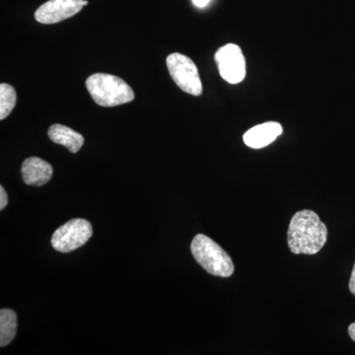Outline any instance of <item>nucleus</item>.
Masks as SVG:
<instances>
[{"mask_svg": "<svg viewBox=\"0 0 355 355\" xmlns=\"http://www.w3.org/2000/svg\"><path fill=\"white\" fill-rule=\"evenodd\" d=\"M92 235L90 222L83 218L71 219L55 231L51 246L60 253H70L85 245Z\"/></svg>", "mask_w": 355, "mask_h": 355, "instance_id": "20e7f679", "label": "nucleus"}, {"mask_svg": "<svg viewBox=\"0 0 355 355\" xmlns=\"http://www.w3.org/2000/svg\"><path fill=\"white\" fill-rule=\"evenodd\" d=\"M23 181L28 186H44L53 178V169L50 163L39 157L26 159L21 168Z\"/></svg>", "mask_w": 355, "mask_h": 355, "instance_id": "6e6552de", "label": "nucleus"}, {"mask_svg": "<svg viewBox=\"0 0 355 355\" xmlns=\"http://www.w3.org/2000/svg\"><path fill=\"white\" fill-rule=\"evenodd\" d=\"M349 335L352 340L355 342V323L350 324L349 328Z\"/></svg>", "mask_w": 355, "mask_h": 355, "instance_id": "dca6fc26", "label": "nucleus"}, {"mask_svg": "<svg viewBox=\"0 0 355 355\" xmlns=\"http://www.w3.org/2000/svg\"><path fill=\"white\" fill-rule=\"evenodd\" d=\"M17 101L15 89L9 84H0V120L3 121L10 114Z\"/></svg>", "mask_w": 355, "mask_h": 355, "instance_id": "f8f14e48", "label": "nucleus"}, {"mask_svg": "<svg viewBox=\"0 0 355 355\" xmlns=\"http://www.w3.org/2000/svg\"><path fill=\"white\" fill-rule=\"evenodd\" d=\"M168 70L178 87L184 92L193 96H200L202 93V84L197 65L193 60L182 53H174L166 60Z\"/></svg>", "mask_w": 355, "mask_h": 355, "instance_id": "39448f33", "label": "nucleus"}, {"mask_svg": "<svg viewBox=\"0 0 355 355\" xmlns=\"http://www.w3.org/2000/svg\"><path fill=\"white\" fill-rule=\"evenodd\" d=\"M328 239V228L316 212L304 209L296 212L289 223L287 243L296 254H315L321 251Z\"/></svg>", "mask_w": 355, "mask_h": 355, "instance_id": "f257e3e1", "label": "nucleus"}, {"mask_svg": "<svg viewBox=\"0 0 355 355\" xmlns=\"http://www.w3.org/2000/svg\"><path fill=\"white\" fill-rule=\"evenodd\" d=\"M17 333V315L10 309L0 311V347L12 342Z\"/></svg>", "mask_w": 355, "mask_h": 355, "instance_id": "9b49d317", "label": "nucleus"}, {"mask_svg": "<svg viewBox=\"0 0 355 355\" xmlns=\"http://www.w3.org/2000/svg\"><path fill=\"white\" fill-rule=\"evenodd\" d=\"M349 291L355 296V263L352 272V277H350L349 280Z\"/></svg>", "mask_w": 355, "mask_h": 355, "instance_id": "4468645a", "label": "nucleus"}, {"mask_svg": "<svg viewBox=\"0 0 355 355\" xmlns=\"http://www.w3.org/2000/svg\"><path fill=\"white\" fill-rule=\"evenodd\" d=\"M48 135L51 141L67 147L69 153H78L81 147L83 146L84 141H85L83 135L76 132L72 128L58 125V123L51 125Z\"/></svg>", "mask_w": 355, "mask_h": 355, "instance_id": "9d476101", "label": "nucleus"}, {"mask_svg": "<svg viewBox=\"0 0 355 355\" xmlns=\"http://www.w3.org/2000/svg\"><path fill=\"white\" fill-rule=\"evenodd\" d=\"M219 73L230 84L242 83L246 76V60L241 49L234 44L221 46L216 53Z\"/></svg>", "mask_w": 355, "mask_h": 355, "instance_id": "423d86ee", "label": "nucleus"}, {"mask_svg": "<svg viewBox=\"0 0 355 355\" xmlns=\"http://www.w3.org/2000/svg\"><path fill=\"white\" fill-rule=\"evenodd\" d=\"M282 133V125L275 121L261 123L250 128L245 133L243 139L247 146L254 149H260L270 146Z\"/></svg>", "mask_w": 355, "mask_h": 355, "instance_id": "1a4fd4ad", "label": "nucleus"}, {"mask_svg": "<svg viewBox=\"0 0 355 355\" xmlns=\"http://www.w3.org/2000/svg\"><path fill=\"white\" fill-rule=\"evenodd\" d=\"M210 0H193V4L198 8H203L209 3Z\"/></svg>", "mask_w": 355, "mask_h": 355, "instance_id": "2eb2a0df", "label": "nucleus"}, {"mask_svg": "<svg viewBox=\"0 0 355 355\" xmlns=\"http://www.w3.org/2000/svg\"><path fill=\"white\" fill-rule=\"evenodd\" d=\"M7 203H8V197L3 187H0V210L6 209Z\"/></svg>", "mask_w": 355, "mask_h": 355, "instance_id": "ddd939ff", "label": "nucleus"}, {"mask_svg": "<svg viewBox=\"0 0 355 355\" xmlns=\"http://www.w3.org/2000/svg\"><path fill=\"white\" fill-rule=\"evenodd\" d=\"M193 258L210 275L229 277L234 272V263L217 243L203 234L193 238L191 245Z\"/></svg>", "mask_w": 355, "mask_h": 355, "instance_id": "7ed1b4c3", "label": "nucleus"}, {"mask_svg": "<svg viewBox=\"0 0 355 355\" xmlns=\"http://www.w3.org/2000/svg\"><path fill=\"white\" fill-rule=\"evenodd\" d=\"M83 6V0H49L37 9L35 18L41 24H55L80 12Z\"/></svg>", "mask_w": 355, "mask_h": 355, "instance_id": "0eeeda50", "label": "nucleus"}, {"mask_svg": "<svg viewBox=\"0 0 355 355\" xmlns=\"http://www.w3.org/2000/svg\"><path fill=\"white\" fill-rule=\"evenodd\" d=\"M83 6H88V1H87V0H83Z\"/></svg>", "mask_w": 355, "mask_h": 355, "instance_id": "f3484780", "label": "nucleus"}, {"mask_svg": "<svg viewBox=\"0 0 355 355\" xmlns=\"http://www.w3.org/2000/svg\"><path fill=\"white\" fill-rule=\"evenodd\" d=\"M89 94L101 107H116L135 99L132 88L120 77L108 73H95L85 83Z\"/></svg>", "mask_w": 355, "mask_h": 355, "instance_id": "f03ea898", "label": "nucleus"}]
</instances>
